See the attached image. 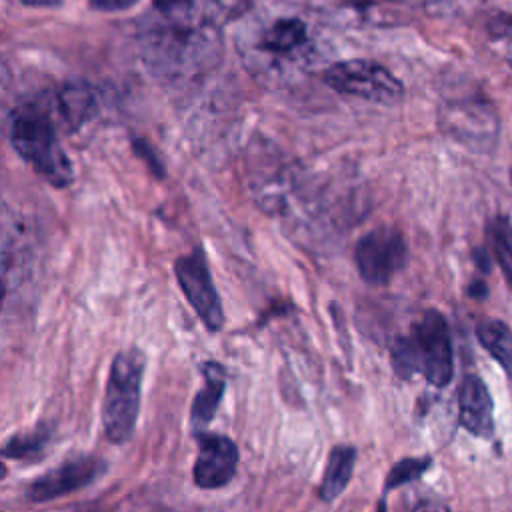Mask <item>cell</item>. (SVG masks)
Here are the masks:
<instances>
[{"instance_id": "1", "label": "cell", "mask_w": 512, "mask_h": 512, "mask_svg": "<svg viewBox=\"0 0 512 512\" xmlns=\"http://www.w3.org/2000/svg\"><path fill=\"white\" fill-rule=\"evenodd\" d=\"M390 358L394 372L404 380L420 372L432 386H448L454 374V352L446 318L438 310H426L412 332L394 342Z\"/></svg>"}, {"instance_id": "2", "label": "cell", "mask_w": 512, "mask_h": 512, "mask_svg": "<svg viewBox=\"0 0 512 512\" xmlns=\"http://www.w3.org/2000/svg\"><path fill=\"white\" fill-rule=\"evenodd\" d=\"M10 142L14 150L50 184L64 188L72 182V164L58 140L48 114L38 108L16 112L10 124Z\"/></svg>"}, {"instance_id": "3", "label": "cell", "mask_w": 512, "mask_h": 512, "mask_svg": "<svg viewBox=\"0 0 512 512\" xmlns=\"http://www.w3.org/2000/svg\"><path fill=\"white\" fill-rule=\"evenodd\" d=\"M142 374L144 356L136 348L118 352L112 360L102 404V422L106 436L114 444L128 442L134 432L140 412Z\"/></svg>"}, {"instance_id": "4", "label": "cell", "mask_w": 512, "mask_h": 512, "mask_svg": "<svg viewBox=\"0 0 512 512\" xmlns=\"http://www.w3.org/2000/svg\"><path fill=\"white\" fill-rule=\"evenodd\" d=\"M324 82L338 94L394 104L404 96L402 82L382 64L368 58L342 60L324 72Z\"/></svg>"}, {"instance_id": "5", "label": "cell", "mask_w": 512, "mask_h": 512, "mask_svg": "<svg viewBox=\"0 0 512 512\" xmlns=\"http://www.w3.org/2000/svg\"><path fill=\"white\" fill-rule=\"evenodd\" d=\"M408 244L404 236L390 226H378L366 232L354 248V262L364 282L372 286L388 284L396 272L406 266Z\"/></svg>"}, {"instance_id": "6", "label": "cell", "mask_w": 512, "mask_h": 512, "mask_svg": "<svg viewBox=\"0 0 512 512\" xmlns=\"http://www.w3.org/2000/svg\"><path fill=\"white\" fill-rule=\"evenodd\" d=\"M174 274L180 290L184 292L186 300L200 316L204 326L210 332H218L224 326V310L218 290L212 282L204 250L198 246L190 254L176 258Z\"/></svg>"}, {"instance_id": "7", "label": "cell", "mask_w": 512, "mask_h": 512, "mask_svg": "<svg viewBox=\"0 0 512 512\" xmlns=\"http://www.w3.org/2000/svg\"><path fill=\"white\" fill-rule=\"evenodd\" d=\"M104 470H106V462L102 458L78 456L62 462L60 466L36 478L26 488V496L32 502H48L60 496H68L88 486L90 482H94L98 476L104 474Z\"/></svg>"}, {"instance_id": "8", "label": "cell", "mask_w": 512, "mask_h": 512, "mask_svg": "<svg viewBox=\"0 0 512 512\" xmlns=\"http://www.w3.org/2000/svg\"><path fill=\"white\" fill-rule=\"evenodd\" d=\"M238 466L236 444L220 434L198 432V456L194 462V482L204 490L226 486Z\"/></svg>"}, {"instance_id": "9", "label": "cell", "mask_w": 512, "mask_h": 512, "mask_svg": "<svg viewBox=\"0 0 512 512\" xmlns=\"http://www.w3.org/2000/svg\"><path fill=\"white\" fill-rule=\"evenodd\" d=\"M444 128L452 138L460 140L468 148L486 150L488 142L496 138V114L488 104L460 102L446 110L442 116Z\"/></svg>"}, {"instance_id": "10", "label": "cell", "mask_w": 512, "mask_h": 512, "mask_svg": "<svg viewBox=\"0 0 512 512\" xmlns=\"http://www.w3.org/2000/svg\"><path fill=\"white\" fill-rule=\"evenodd\" d=\"M458 420L478 438H490L494 432V404L484 380L476 374L464 376L458 390Z\"/></svg>"}, {"instance_id": "11", "label": "cell", "mask_w": 512, "mask_h": 512, "mask_svg": "<svg viewBox=\"0 0 512 512\" xmlns=\"http://www.w3.org/2000/svg\"><path fill=\"white\" fill-rule=\"evenodd\" d=\"M202 374L204 386L196 394L190 410L192 426L196 428V432H202V428H206L212 422L226 388V372L218 362H206L202 366Z\"/></svg>"}, {"instance_id": "12", "label": "cell", "mask_w": 512, "mask_h": 512, "mask_svg": "<svg viewBox=\"0 0 512 512\" xmlns=\"http://www.w3.org/2000/svg\"><path fill=\"white\" fill-rule=\"evenodd\" d=\"M354 462H356V450L352 446L340 444L332 448L326 462L324 476H322V484L318 490L324 502H332L344 492V488L352 478Z\"/></svg>"}, {"instance_id": "13", "label": "cell", "mask_w": 512, "mask_h": 512, "mask_svg": "<svg viewBox=\"0 0 512 512\" xmlns=\"http://www.w3.org/2000/svg\"><path fill=\"white\" fill-rule=\"evenodd\" d=\"M476 336L482 348L500 364L512 380V330L502 320L486 318L476 326Z\"/></svg>"}, {"instance_id": "14", "label": "cell", "mask_w": 512, "mask_h": 512, "mask_svg": "<svg viewBox=\"0 0 512 512\" xmlns=\"http://www.w3.org/2000/svg\"><path fill=\"white\" fill-rule=\"evenodd\" d=\"M306 42V24L298 18L276 20L264 34L260 46L274 54H284Z\"/></svg>"}, {"instance_id": "15", "label": "cell", "mask_w": 512, "mask_h": 512, "mask_svg": "<svg viewBox=\"0 0 512 512\" xmlns=\"http://www.w3.org/2000/svg\"><path fill=\"white\" fill-rule=\"evenodd\" d=\"M486 240L490 252L500 264L504 278L512 290V224L504 216H492L486 220Z\"/></svg>"}, {"instance_id": "16", "label": "cell", "mask_w": 512, "mask_h": 512, "mask_svg": "<svg viewBox=\"0 0 512 512\" xmlns=\"http://www.w3.org/2000/svg\"><path fill=\"white\" fill-rule=\"evenodd\" d=\"M48 442V432H32L28 436H16L12 438L4 448H2V456H10V458H36L44 446Z\"/></svg>"}, {"instance_id": "17", "label": "cell", "mask_w": 512, "mask_h": 512, "mask_svg": "<svg viewBox=\"0 0 512 512\" xmlns=\"http://www.w3.org/2000/svg\"><path fill=\"white\" fill-rule=\"evenodd\" d=\"M430 466V458H404L398 464L392 466V470L386 476V490L398 488L402 484H408L412 480H418L426 468Z\"/></svg>"}, {"instance_id": "18", "label": "cell", "mask_w": 512, "mask_h": 512, "mask_svg": "<svg viewBox=\"0 0 512 512\" xmlns=\"http://www.w3.org/2000/svg\"><path fill=\"white\" fill-rule=\"evenodd\" d=\"M62 112L66 110L68 120L78 126L90 108V92L86 88H68L60 96Z\"/></svg>"}, {"instance_id": "19", "label": "cell", "mask_w": 512, "mask_h": 512, "mask_svg": "<svg viewBox=\"0 0 512 512\" xmlns=\"http://www.w3.org/2000/svg\"><path fill=\"white\" fill-rule=\"evenodd\" d=\"M154 8L160 10L162 14H178V12H186L192 8V0H152Z\"/></svg>"}, {"instance_id": "20", "label": "cell", "mask_w": 512, "mask_h": 512, "mask_svg": "<svg viewBox=\"0 0 512 512\" xmlns=\"http://www.w3.org/2000/svg\"><path fill=\"white\" fill-rule=\"evenodd\" d=\"M134 150H136V154H138L140 158H144V160L148 162V166L156 172V176H164V172H162V164L154 158V154H152L150 146H148L144 140H136V142H134Z\"/></svg>"}, {"instance_id": "21", "label": "cell", "mask_w": 512, "mask_h": 512, "mask_svg": "<svg viewBox=\"0 0 512 512\" xmlns=\"http://www.w3.org/2000/svg\"><path fill=\"white\" fill-rule=\"evenodd\" d=\"M136 2L138 0H90V6L104 12H116V10L132 8Z\"/></svg>"}, {"instance_id": "22", "label": "cell", "mask_w": 512, "mask_h": 512, "mask_svg": "<svg viewBox=\"0 0 512 512\" xmlns=\"http://www.w3.org/2000/svg\"><path fill=\"white\" fill-rule=\"evenodd\" d=\"M414 512H450L448 506L442 500L436 498H428V500H420L414 508Z\"/></svg>"}, {"instance_id": "23", "label": "cell", "mask_w": 512, "mask_h": 512, "mask_svg": "<svg viewBox=\"0 0 512 512\" xmlns=\"http://www.w3.org/2000/svg\"><path fill=\"white\" fill-rule=\"evenodd\" d=\"M490 28H492L494 36H508L512 32V16L502 14L498 20H494L490 24Z\"/></svg>"}, {"instance_id": "24", "label": "cell", "mask_w": 512, "mask_h": 512, "mask_svg": "<svg viewBox=\"0 0 512 512\" xmlns=\"http://www.w3.org/2000/svg\"><path fill=\"white\" fill-rule=\"evenodd\" d=\"M20 2L28 6H58L62 0H20Z\"/></svg>"}, {"instance_id": "25", "label": "cell", "mask_w": 512, "mask_h": 512, "mask_svg": "<svg viewBox=\"0 0 512 512\" xmlns=\"http://www.w3.org/2000/svg\"><path fill=\"white\" fill-rule=\"evenodd\" d=\"M4 296H6V284H4V280L0 276V310H2V304H4Z\"/></svg>"}, {"instance_id": "26", "label": "cell", "mask_w": 512, "mask_h": 512, "mask_svg": "<svg viewBox=\"0 0 512 512\" xmlns=\"http://www.w3.org/2000/svg\"><path fill=\"white\" fill-rule=\"evenodd\" d=\"M6 476V466L0 462V478H4Z\"/></svg>"}, {"instance_id": "27", "label": "cell", "mask_w": 512, "mask_h": 512, "mask_svg": "<svg viewBox=\"0 0 512 512\" xmlns=\"http://www.w3.org/2000/svg\"><path fill=\"white\" fill-rule=\"evenodd\" d=\"M378 512H386V504L384 502L378 506Z\"/></svg>"}]
</instances>
